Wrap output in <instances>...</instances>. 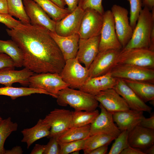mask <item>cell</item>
I'll use <instances>...</instances> for the list:
<instances>
[{
	"label": "cell",
	"mask_w": 154,
	"mask_h": 154,
	"mask_svg": "<svg viewBox=\"0 0 154 154\" xmlns=\"http://www.w3.org/2000/svg\"><path fill=\"white\" fill-rule=\"evenodd\" d=\"M6 31L21 50L25 68L37 74L60 73L66 61L47 29L29 24Z\"/></svg>",
	"instance_id": "cell-1"
},
{
	"label": "cell",
	"mask_w": 154,
	"mask_h": 154,
	"mask_svg": "<svg viewBox=\"0 0 154 154\" xmlns=\"http://www.w3.org/2000/svg\"><path fill=\"white\" fill-rule=\"evenodd\" d=\"M143 48L154 51V9L146 7L141 10L131 37L122 49Z\"/></svg>",
	"instance_id": "cell-2"
},
{
	"label": "cell",
	"mask_w": 154,
	"mask_h": 154,
	"mask_svg": "<svg viewBox=\"0 0 154 154\" xmlns=\"http://www.w3.org/2000/svg\"><path fill=\"white\" fill-rule=\"evenodd\" d=\"M56 99L59 105L66 106L68 105L75 111H94L99 105L94 96L69 87L60 90Z\"/></svg>",
	"instance_id": "cell-3"
},
{
	"label": "cell",
	"mask_w": 154,
	"mask_h": 154,
	"mask_svg": "<svg viewBox=\"0 0 154 154\" xmlns=\"http://www.w3.org/2000/svg\"><path fill=\"white\" fill-rule=\"evenodd\" d=\"M29 82V87L43 89L56 98L60 90L69 87L60 74L55 73L34 74L30 77Z\"/></svg>",
	"instance_id": "cell-4"
},
{
	"label": "cell",
	"mask_w": 154,
	"mask_h": 154,
	"mask_svg": "<svg viewBox=\"0 0 154 154\" xmlns=\"http://www.w3.org/2000/svg\"><path fill=\"white\" fill-rule=\"evenodd\" d=\"M69 87L78 89L89 78L88 69L82 66L75 58L66 60L59 74Z\"/></svg>",
	"instance_id": "cell-5"
},
{
	"label": "cell",
	"mask_w": 154,
	"mask_h": 154,
	"mask_svg": "<svg viewBox=\"0 0 154 154\" xmlns=\"http://www.w3.org/2000/svg\"><path fill=\"white\" fill-rule=\"evenodd\" d=\"M117 64L154 69V51L143 48L122 49L117 59Z\"/></svg>",
	"instance_id": "cell-6"
},
{
	"label": "cell",
	"mask_w": 154,
	"mask_h": 154,
	"mask_svg": "<svg viewBox=\"0 0 154 154\" xmlns=\"http://www.w3.org/2000/svg\"><path fill=\"white\" fill-rule=\"evenodd\" d=\"M117 78L154 84V69L127 64H116L110 72Z\"/></svg>",
	"instance_id": "cell-7"
},
{
	"label": "cell",
	"mask_w": 154,
	"mask_h": 154,
	"mask_svg": "<svg viewBox=\"0 0 154 154\" xmlns=\"http://www.w3.org/2000/svg\"><path fill=\"white\" fill-rule=\"evenodd\" d=\"M103 17L99 52L112 49H122V47L117 35L114 17L111 10L104 11Z\"/></svg>",
	"instance_id": "cell-8"
},
{
	"label": "cell",
	"mask_w": 154,
	"mask_h": 154,
	"mask_svg": "<svg viewBox=\"0 0 154 154\" xmlns=\"http://www.w3.org/2000/svg\"><path fill=\"white\" fill-rule=\"evenodd\" d=\"M72 112L65 109H55L42 119L43 122L50 127L47 138L58 137L70 127Z\"/></svg>",
	"instance_id": "cell-9"
},
{
	"label": "cell",
	"mask_w": 154,
	"mask_h": 154,
	"mask_svg": "<svg viewBox=\"0 0 154 154\" xmlns=\"http://www.w3.org/2000/svg\"><path fill=\"white\" fill-rule=\"evenodd\" d=\"M103 23V15L92 8L84 10L78 32L80 38L100 35Z\"/></svg>",
	"instance_id": "cell-10"
},
{
	"label": "cell",
	"mask_w": 154,
	"mask_h": 154,
	"mask_svg": "<svg viewBox=\"0 0 154 154\" xmlns=\"http://www.w3.org/2000/svg\"><path fill=\"white\" fill-rule=\"evenodd\" d=\"M111 11L114 17L117 35L123 48L130 40L133 31L130 24L128 11L125 8L116 4L112 6Z\"/></svg>",
	"instance_id": "cell-11"
},
{
	"label": "cell",
	"mask_w": 154,
	"mask_h": 154,
	"mask_svg": "<svg viewBox=\"0 0 154 154\" xmlns=\"http://www.w3.org/2000/svg\"><path fill=\"white\" fill-rule=\"evenodd\" d=\"M121 50L109 49L99 52L88 68L89 78L100 76L110 72L116 64Z\"/></svg>",
	"instance_id": "cell-12"
},
{
	"label": "cell",
	"mask_w": 154,
	"mask_h": 154,
	"mask_svg": "<svg viewBox=\"0 0 154 154\" xmlns=\"http://www.w3.org/2000/svg\"><path fill=\"white\" fill-rule=\"evenodd\" d=\"M98 107L101 112L90 125V136L105 134L116 137L121 131L114 123L112 114L108 112L100 104Z\"/></svg>",
	"instance_id": "cell-13"
},
{
	"label": "cell",
	"mask_w": 154,
	"mask_h": 154,
	"mask_svg": "<svg viewBox=\"0 0 154 154\" xmlns=\"http://www.w3.org/2000/svg\"><path fill=\"white\" fill-rule=\"evenodd\" d=\"M23 3L31 25L42 26L49 31L55 32L56 22L38 4L33 0H23Z\"/></svg>",
	"instance_id": "cell-14"
},
{
	"label": "cell",
	"mask_w": 154,
	"mask_h": 154,
	"mask_svg": "<svg viewBox=\"0 0 154 154\" xmlns=\"http://www.w3.org/2000/svg\"><path fill=\"white\" fill-rule=\"evenodd\" d=\"M94 97L108 112L112 114L130 109L124 99L113 88L100 91Z\"/></svg>",
	"instance_id": "cell-15"
},
{
	"label": "cell",
	"mask_w": 154,
	"mask_h": 154,
	"mask_svg": "<svg viewBox=\"0 0 154 154\" xmlns=\"http://www.w3.org/2000/svg\"><path fill=\"white\" fill-rule=\"evenodd\" d=\"M100 35L87 39L80 38L76 58L88 69L99 53Z\"/></svg>",
	"instance_id": "cell-16"
},
{
	"label": "cell",
	"mask_w": 154,
	"mask_h": 154,
	"mask_svg": "<svg viewBox=\"0 0 154 154\" xmlns=\"http://www.w3.org/2000/svg\"><path fill=\"white\" fill-rule=\"evenodd\" d=\"M84 11L78 6L73 11L56 22L55 32L62 36L78 33Z\"/></svg>",
	"instance_id": "cell-17"
},
{
	"label": "cell",
	"mask_w": 154,
	"mask_h": 154,
	"mask_svg": "<svg viewBox=\"0 0 154 154\" xmlns=\"http://www.w3.org/2000/svg\"><path fill=\"white\" fill-rule=\"evenodd\" d=\"M113 88L124 99L130 109L151 113L152 108L142 101L123 80L117 78Z\"/></svg>",
	"instance_id": "cell-18"
},
{
	"label": "cell",
	"mask_w": 154,
	"mask_h": 154,
	"mask_svg": "<svg viewBox=\"0 0 154 154\" xmlns=\"http://www.w3.org/2000/svg\"><path fill=\"white\" fill-rule=\"evenodd\" d=\"M128 141L129 146L143 151L154 144V130L138 125L129 131Z\"/></svg>",
	"instance_id": "cell-19"
},
{
	"label": "cell",
	"mask_w": 154,
	"mask_h": 154,
	"mask_svg": "<svg viewBox=\"0 0 154 154\" xmlns=\"http://www.w3.org/2000/svg\"><path fill=\"white\" fill-rule=\"evenodd\" d=\"M49 33L58 47L65 61L76 58L80 38L78 33L62 36L55 32L49 31Z\"/></svg>",
	"instance_id": "cell-20"
},
{
	"label": "cell",
	"mask_w": 154,
	"mask_h": 154,
	"mask_svg": "<svg viewBox=\"0 0 154 154\" xmlns=\"http://www.w3.org/2000/svg\"><path fill=\"white\" fill-rule=\"evenodd\" d=\"M117 80L109 72L102 76L89 78L78 89L95 96L100 91L113 88Z\"/></svg>",
	"instance_id": "cell-21"
},
{
	"label": "cell",
	"mask_w": 154,
	"mask_h": 154,
	"mask_svg": "<svg viewBox=\"0 0 154 154\" xmlns=\"http://www.w3.org/2000/svg\"><path fill=\"white\" fill-rule=\"evenodd\" d=\"M143 112L129 109L113 113V118L121 131H129L139 125L144 117Z\"/></svg>",
	"instance_id": "cell-22"
},
{
	"label": "cell",
	"mask_w": 154,
	"mask_h": 154,
	"mask_svg": "<svg viewBox=\"0 0 154 154\" xmlns=\"http://www.w3.org/2000/svg\"><path fill=\"white\" fill-rule=\"evenodd\" d=\"M34 72L25 68L19 70L12 69L0 70V84L5 86H12L15 83H19L23 86H29L30 77Z\"/></svg>",
	"instance_id": "cell-23"
},
{
	"label": "cell",
	"mask_w": 154,
	"mask_h": 154,
	"mask_svg": "<svg viewBox=\"0 0 154 154\" xmlns=\"http://www.w3.org/2000/svg\"><path fill=\"white\" fill-rule=\"evenodd\" d=\"M50 126L43 122L42 119H39L34 126L25 129L21 131L23 136L21 141L26 143L29 149L37 140L47 137L50 134Z\"/></svg>",
	"instance_id": "cell-24"
},
{
	"label": "cell",
	"mask_w": 154,
	"mask_h": 154,
	"mask_svg": "<svg viewBox=\"0 0 154 154\" xmlns=\"http://www.w3.org/2000/svg\"><path fill=\"white\" fill-rule=\"evenodd\" d=\"M123 80L145 103L154 100V84L142 81Z\"/></svg>",
	"instance_id": "cell-25"
},
{
	"label": "cell",
	"mask_w": 154,
	"mask_h": 154,
	"mask_svg": "<svg viewBox=\"0 0 154 154\" xmlns=\"http://www.w3.org/2000/svg\"><path fill=\"white\" fill-rule=\"evenodd\" d=\"M0 53H5L13 60L15 67L23 66L22 52L17 44L13 40H0Z\"/></svg>",
	"instance_id": "cell-26"
},
{
	"label": "cell",
	"mask_w": 154,
	"mask_h": 154,
	"mask_svg": "<svg viewBox=\"0 0 154 154\" xmlns=\"http://www.w3.org/2000/svg\"><path fill=\"white\" fill-rule=\"evenodd\" d=\"M90 124L70 127L57 137V140L59 143H64L85 139L90 136Z\"/></svg>",
	"instance_id": "cell-27"
},
{
	"label": "cell",
	"mask_w": 154,
	"mask_h": 154,
	"mask_svg": "<svg viewBox=\"0 0 154 154\" xmlns=\"http://www.w3.org/2000/svg\"><path fill=\"white\" fill-rule=\"evenodd\" d=\"M56 22L64 18L70 12L67 8H62L51 0H33Z\"/></svg>",
	"instance_id": "cell-28"
},
{
	"label": "cell",
	"mask_w": 154,
	"mask_h": 154,
	"mask_svg": "<svg viewBox=\"0 0 154 154\" xmlns=\"http://www.w3.org/2000/svg\"><path fill=\"white\" fill-rule=\"evenodd\" d=\"M34 94H44L50 96L45 90L26 87H14L12 86L0 88V95L9 96L14 100L20 97L29 96Z\"/></svg>",
	"instance_id": "cell-29"
},
{
	"label": "cell",
	"mask_w": 154,
	"mask_h": 154,
	"mask_svg": "<svg viewBox=\"0 0 154 154\" xmlns=\"http://www.w3.org/2000/svg\"><path fill=\"white\" fill-rule=\"evenodd\" d=\"M116 138L105 134H99L90 136L85 140L83 151L85 154H89L94 149L100 147L108 145Z\"/></svg>",
	"instance_id": "cell-30"
},
{
	"label": "cell",
	"mask_w": 154,
	"mask_h": 154,
	"mask_svg": "<svg viewBox=\"0 0 154 154\" xmlns=\"http://www.w3.org/2000/svg\"><path fill=\"white\" fill-rule=\"evenodd\" d=\"M99 111H74L72 112L71 127L84 126L91 123L99 114Z\"/></svg>",
	"instance_id": "cell-31"
},
{
	"label": "cell",
	"mask_w": 154,
	"mask_h": 154,
	"mask_svg": "<svg viewBox=\"0 0 154 154\" xmlns=\"http://www.w3.org/2000/svg\"><path fill=\"white\" fill-rule=\"evenodd\" d=\"M8 14L19 19L24 24H31L22 0H7Z\"/></svg>",
	"instance_id": "cell-32"
},
{
	"label": "cell",
	"mask_w": 154,
	"mask_h": 154,
	"mask_svg": "<svg viewBox=\"0 0 154 154\" xmlns=\"http://www.w3.org/2000/svg\"><path fill=\"white\" fill-rule=\"evenodd\" d=\"M18 127V124L12 121L10 117L3 119L0 123V154H5V140L12 132L17 130Z\"/></svg>",
	"instance_id": "cell-33"
},
{
	"label": "cell",
	"mask_w": 154,
	"mask_h": 154,
	"mask_svg": "<svg viewBox=\"0 0 154 154\" xmlns=\"http://www.w3.org/2000/svg\"><path fill=\"white\" fill-rule=\"evenodd\" d=\"M129 131L123 130L115 139L108 154H119L129 146L128 141Z\"/></svg>",
	"instance_id": "cell-34"
},
{
	"label": "cell",
	"mask_w": 154,
	"mask_h": 154,
	"mask_svg": "<svg viewBox=\"0 0 154 154\" xmlns=\"http://www.w3.org/2000/svg\"><path fill=\"white\" fill-rule=\"evenodd\" d=\"M130 6V24L133 30L134 29L139 16L142 9L141 0H127Z\"/></svg>",
	"instance_id": "cell-35"
},
{
	"label": "cell",
	"mask_w": 154,
	"mask_h": 154,
	"mask_svg": "<svg viewBox=\"0 0 154 154\" xmlns=\"http://www.w3.org/2000/svg\"><path fill=\"white\" fill-rule=\"evenodd\" d=\"M86 139L67 143H59L60 149V154H71L75 151L83 150Z\"/></svg>",
	"instance_id": "cell-36"
},
{
	"label": "cell",
	"mask_w": 154,
	"mask_h": 154,
	"mask_svg": "<svg viewBox=\"0 0 154 154\" xmlns=\"http://www.w3.org/2000/svg\"><path fill=\"white\" fill-rule=\"evenodd\" d=\"M102 0H79L78 6L83 10L92 8L103 15L104 11L102 5Z\"/></svg>",
	"instance_id": "cell-37"
},
{
	"label": "cell",
	"mask_w": 154,
	"mask_h": 154,
	"mask_svg": "<svg viewBox=\"0 0 154 154\" xmlns=\"http://www.w3.org/2000/svg\"><path fill=\"white\" fill-rule=\"evenodd\" d=\"M0 22L10 29L19 27L23 24L20 21L15 19L8 14L1 13H0Z\"/></svg>",
	"instance_id": "cell-38"
},
{
	"label": "cell",
	"mask_w": 154,
	"mask_h": 154,
	"mask_svg": "<svg viewBox=\"0 0 154 154\" xmlns=\"http://www.w3.org/2000/svg\"><path fill=\"white\" fill-rule=\"evenodd\" d=\"M57 138L56 137L49 138V142L45 145L44 154H60V146Z\"/></svg>",
	"instance_id": "cell-39"
},
{
	"label": "cell",
	"mask_w": 154,
	"mask_h": 154,
	"mask_svg": "<svg viewBox=\"0 0 154 154\" xmlns=\"http://www.w3.org/2000/svg\"><path fill=\"white\" fill-rule=\"evenodd\" d=\"M14 62L11 58L7 54L0 53V70L5 69H14Z\"/></svg>",
	"instance_id": "cell-40"
},
{
	"label": "cell",
	"mask_w": 154,
	"mask_h": 154,
	"mask_svg": "<svg viewBox=\"0 0 154 154\" xmlns=\"http://www.w3.org/2000/svg\"><path fill=\"white\" fill-rule=\"evenodd\" d=\"M139 125L147 128L154 130V115L148 118H146L144 117Z\"/></svg>",
	"instance_id": "cell-41"
},
{
	"label": "cell",
	"mask_w": 154,
	"mask_h": 154,
	"mask_svg": "<svg viewBox=\"0 0 154 154\" xmlns=\"http://www.w3.org/2000/svg\"><path fill=\"white\" fill-rule=\"evenodd\" d=\"M120 154H145L140 149L129 146L124 149Z\"/></svg>",
	"instance_id": "cell-42"
},
{
	"label": "cell",
	"mask_w": 154,
	"mask_h": 154,
	"mask_svg": "<svg viewBox=\"0 0 154 154\" xmlns=\"http://www.w3.org/2000/svg\"><path fill=\"white\" fill-rule=\"evenodd\" d=\"M70 12L73 11L78 7L79 0H64Z\"/></svg>",
	"instance_id": "cell-43"
},
{
	"label": "cell",
	"mask_w": 154,
	"mask_h": 154,
	"mask_svg": "<svg viewBox=\"0 0 154 154\" xmlns=\"http://www.w3.org/2000/svg\"><path fill=\"white\" fill-rule=\"evenodd\" d=\"M45 145L36 144L31 152V154H44Z\"/></svg>",
	"instance_id": "cell-44"
},
{
	"label": "cell",
	"mask_w": 154,
	"mask_h": 154,
	"mask_svg": "<svg viewBox=\"0 0 154 154\" xmlns=\"http://www.w3.org/2000/svg\"><path fill=\"white\" fill-rule=\"evenodd\" d=\"M108 145H104L98 147L91 151L89 154H105L107 153Z\"/></svg>",
	"instance_id": "cell-45"
},
{
	"label": "cell",
	"mask_w": 154,
	"mask_h": 154,
	"mask_svg": "<svg viewBox=\"0 0 154 154\" xmlns=\"http://www.w3.org/2000/svg\"><path fill=\"white\" fill-rule=\"evenodd\" d=\"M23 151L20 146H16L10 150H5V154H21Z\"/></svg>",
	"instance_id": "cell-46"
},
{
	"label": "cell",
	"mask_w": 154,
	"mask_h": 154,
	"mask_svg": "<svg viewBox=\"0 0 154 154\" xmlns=\"http://www.w3.org/2000/svg\"><path fill=\"white\" fill-rule=\"evenodd\" d=\"M0 13L8 14L7 0H0Z\"/></svg>",
	"instance_id": "cell-47"
},
{
	"label": "cell",
	"mask_w": 154,
	"mask_h": 154,
	"mask_svg": "<svg viewBox=\"0 0 154 154\" xmlns=\"http://www.w3.org/2000/svg\"><path fill=\"white\" fill-rule=\"evenodd\" d=\"M142 6L146 7L151 11L154 9V0H141Z\"/></svg>",
	"instance_id": "cell-48"
},
{
	"label": "cell",
	"mask_w": 154,
	"mask_h": 154,
	"mask_svg": "<svg viewBox=\"0 0 154 154\" xmlns=\"http://www.w3.org/2000/svg\"><path fill=\"white\" fill-rule=\"evenodd\" d=\"M55 4L62 8H65L66 5L64 0H51Z\"/></svg>",
	"instance_id": "cell-49"
},
{
	"label": "cell",
	"mask_w": 154,
	"mask_h": 154,
	"mask_svg": "<svg viewBox=\"0 0 154 154\" xmlns=\"http://www.w3.org/2000/svg\"><path fill=\"white\" fill-rule=\"evenodd\" d=\"M145 154H154V144L149 147L147 149L142 151Z\"/></svg>",
	"instance_id": "cell-50"
},
{
	"label": "cell",
	"mask_w": 154,
	"mask_h": 154,
	"mask_svg": "<svg viewBox=\"0 0 154 154\" xmlns=\"http://www.w3.org/2000/svg\"><path fill=\"white\" fill-rule=\"evenodd\" d=\"M79 151H75L71 153V154H79Z\"/></svg>",
	"instance_id": "cell-51"
},
{
	"label": "cell",
	"mask_w": 154,
	"mask_h": 154,
	"mask_svg": "<svg viewBox=\"0 0 154 154\" xmlns=\"http://www.w3.org/2000/svg\"><path fill=\"white\" fill-rule=\"evenodd\" d=\"M3 120V119L2 118L1 116H0V123Z\"/></svg>",
	"instance_id": "cell-52"
}]
</instances>
